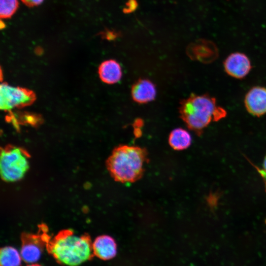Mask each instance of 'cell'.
Returning a JSON list of instances; mask_svg holds the SVG:
<instances>
[{
    "instance_id": "cell-1",
    "label": "cell",
    "mask_w": 266,
    "mask_h": 266,
    "mask_svg": "<svg viewBox=\"0 0 266 266\" xmlns=\"http://www.w3.org/2000/svg\"><path fill=\"white\" fill-rule=\"evenodd\" d=\"M92 244L88 234L78 235L72 230L65 229L51 236L45 248L59 264L78 266L94 256Z\"/></svg>"
},
{
    "instance_id": "cell-2",
    "label": "cell",
    "mask_w": 266,
    "mask_h": 266,
    "mask_svg": "<svg viewBox=\"0 0 266 266\" xmlns=\"http://www.w3.org/2000/svg\"><path fill=\"white\" fill-rule=\"evenodd\" d=\"M179 113L187 127L197 134H201L210 123L227 115L226 110L217 104L215 98L206 94H192L182 100Z\"/></svg>"
},
{
    "instance_id": "cell-3",
    "label": "cell",
    "mask_w": 266,
    "mask_h": 266,
    "mask_svg": "<svg viewBox=\"0 0 266 266\" xmlns=\"http://www.w3.org/2000/svg\"><path fill=\"white\" fill-rule=\"evenodd\" d=\"M147 160L145 149L138 146L121 145L113 150L106 161V166L115 181L131 183L142 177Z\"/></svg>"
},
{
    "instance_id": "cell-4",
    "label": "cell",
    "mask_w": 266,
    "mask_h": 266,
    "mask_svg": "<svg viewBox=\"0 0 266 266\" xmlns=\"http://www.w3.org/2000/svg\"><path fill=\"white\" fill-rule=\"evenodd\" d=\"M30 156L23 148L7 145L1 149L0 175L4 181L14 182L23 177L29 167Z\"/></svg>"
},
{
    "instance_id": "cell-5",
    "label": "cell",
    "mask_w": 266,
    "mask_h": 266,
    "mask_svg": "<svg viewBox=\"0 0 266 266\" xmlns=\"http://www.w3.org/2000/svg\"><path fill=\"white\" fill-rule=\"evenodd\" d=\"M50 237L47 227L43 224L39 226L36 234L23 233L21 237L22 245L20 253L22 260L28 264L38 261Z\"/></svg>"
},
{
    "instance_id": "cell-6",
    "label": "cell",
    "mask_w": 266,
    "mask_h": 266,
    "mask_svg": "<svg viewBox=\"0 0 266 266\" xmlns=\"http://www.w3.org/2000/svg\"><path fill=\"white\" fill-rule=\"evenodd\" d=\"M34 93L28 89L1 83L0 87V107L10 111L31 104L35 100Z\"/></svg>"
},
{
    "instance_id": "cell-7",
    "label": "cell",
    "mask_w": 266,
    "mask_h": 266,
    "mask_svg": "<svg viewBox=\"0 0 266 266\" xmlns=\"http://www.w3.org/2000/svg\"><path fill=\"white\" fill-rule=\"evenodd\" d=\"M226 73L237 79L244 78L250 72L252 66L248 57L244 54L234 52L229 55L224 62Z\"/></svg>"
},
{
    "instance_id": "cell-8",
    "label": "cell",
    "mask_w": 266,
    "mask_h": 266,
    "mask_svg": "<svg viewBox=\"0 0 266 266\" xmlns=\"http://www.w3.org/2000/svg\"><path fill=\"white\" fill-rule=\"evenodd\" d=\"M244 104L253 116L261 117L266 114V88L255 86L250 89L245 96Z\"/></svg>"
},
{
    "instance_id": "cell-9",
    "label": "cell",
    "mask_w": 266,
    "mask_h": 266,
    "mask_svg": "<svg viewBox=\"0 0 266 266\" xmlns=\"http://www.w3.org/2000/svg\"><path fill=\"white\" fill-rule=\"evenodd\" d=\"M117 244L113 238L108 235L98 236L92 244L94 256L102 260H108L117 254Z\"/></svg>"
},
{
    "instance_id": "cell-10",
    "label": "cell",
    "mask_w": 266,
    "mask_h": 266,
    "mask_svg": "<svg viewBox=\"0 0 266 266\" xmlns=\"http://www.w3.org/2000/svg\"><path fill=\"white\" fill-rule=\"evenodd\" d=\"M132 97L137 103H145L153 100L156 96V89L154 84L148 79L137 80L132 86Z\"/></svg>"
},
{
    "instance_id": "cell-11",
    "label": "cell",
    "mask_w": 266,
    "mask_h": 266,
    "mask_svg": "<svg viewBox=\"0 0 266 266\" xmlns=\"http://www.w3.org/2000/svg\"><path fill=\"white\" fill-rule=\"evenodd\" d=\"M99 74L104 83L112 84L121 79L122 72L120 64L115 60H108L103 62L99 67Z\"/></svg>"
},
{
    "instance_id": "cell-12",
    "label": "cell",
    "mask_w": 266,
    "mask_h": 266,
    "mask_svg": "<svg viewBox=\"0 0 266 266\" xmlns=\"http://www.w3.org/2000/svg\"><path fill=\"white\" fill-rule=\"evenodd\" d=\"M198 58L207 61H212L218 56L217 48L212 41L206 40H199L193 44L190 47Z\"/></svg>"
},
{
    "instance_id": "cell-13",
    "label": "cell",
    "mask_w": 266,
    "mask_h": 266,
    "mask_svg": "<svg viewBox=\"0 0 266 266\" xmlns=\"http://www.w3.org/2000/svg\"><path fill=\"white\" fill-rule=\"evenodd\" d=\"M168 142L173 149L182 150L191 145L192 137L187 131L182 128H177L170 133Z\"/></svg>"
},
{
    "instance_id": "cell-14",
    "label": "cell",
    "mask_w": 266,
    "mask_h": 266,
    "mask_svg": "<svg viewBox=\"0 0 266 266\" xmlns=\"http://www.w3.org/2000/svg\"><path fill=\"white\" fill-rule=\"evenodd\" d=\"M22 259L18 251L12 246H5L0 249V266H20Z\"/></svg>"
},
{
    "instance_id": "cell-15",
    "label": "cell",
    "mask_w": 266,
    "mask_h": 266,
    "mask_svg": "<svg viewBox=\"0 0 266 266\" xmlns=\"http://www.w3.org/2000/svg\"><path fill=\"white\" fill-rule=\"evenodd\" d=\"M19 6L18 0H0V16L2 19L10 18Z\"/></svg>"
},
{
    "instance_id": "cell-16",
    "label": "cell",
    "mask_w": 266,
    "mask_h": 266,
    "mask_svg": "<svg viewBox=\"0 0 266 266\" xmlns=\"http://www.w3.org/2000/svg\"><path fill=\"white\" fill-rule=\"evenodd\" d=\"M138 5L136 0H128L126 3V7L123 9V12L125 14L131 13L136 10Z\"/></svg>"
},
{
    "instance_id": "cell-17",
    "label": "cell",
    "mask_w": 266,
    "mask_h": 266,
    "mask_svg": "<svg viewBox=\"0 0 266 266\" xmlns=\"http://www.w3.org/2000/svg\"><path fill=\"white\" fill-rule=\"evenodd\" d=\"M101 35L103 37L107 40H115L117 37L121 35L120 33L115 31H111L106 29L105 31L101 33Z\"/></svg>"
},
{
    "instance_id": "cell-18",
    "label": "cell",
    "mask_w": 266,
    "mask_h": 266,
    "mask_svg": "<svg viewBox=\"0 0 266 266\" xmlns=\"http://www.w3.org/2000/svg\"><path fill=\"white\" fill-rule=\"evenodd\" d=\"M22 2L28 7L38 6L42 3L44 0H21Z\"/></svg>"
},
{
    "instance_id": "cell-19",
    "label": "cell",
    "mask_w": 266,
    "mask_h": 266,
    "mask_svg": "<svg viewBox=\"0 0 266 266\" xmlns=\"http://www.w3.org/2000/svg\"><path fill=\"white\" fill-rule=\"evenodd\" d=\"M143 122L141 119H137L133 124L135 134L138 136L141 133L140 128L142 126Z\"/></svg>"
},
{
    "instance_id": "cell-20",
    "label": "cell",
    "mask_w": 266,
    "mask_h": 266,
    "mask_svg": "<svg viewBox=\"0 0 266 266\" xmlns=\"http://www.w3.org/2000/svg\"><path fill=\"white\" fill-rule=\"evenodd\" d=\"M256 168L261 174V175L262 176V177H263V178L264 179L266 184V172H265L263 169H259L258 167H256Z\"/></svg>"
},
{
    "instance_id": "cell-21",
    "label": "cell",
    "mask_w": 266,
    "mask_h": 266,
    "mask_svg": "<svg viewBox=\"0 0 266 266\" xmlns=\"http://www.w3.org/2000/svg\"><path fill=\"white\" fill-rule=\"evenodd\" d=\"M264 169H263L265 172H266V156H265L264 164H263Z\"/></svg>"
},
{
    "instance_id": "cell-22",
    "label": "cell",
    "mask_w": 266,
    "mask_h": 266,
    "mask_svg": "<svg viewBox=\"0 0 266 266\" xmlns=\"http://www.w3.org/2000/svg\"><path fill=\"white\" fill-rule=\"evenodd\" d=\"M26 266H41L38 264L33 263V264H29V265H28Z\"/></svg>"
}]
</instances>
